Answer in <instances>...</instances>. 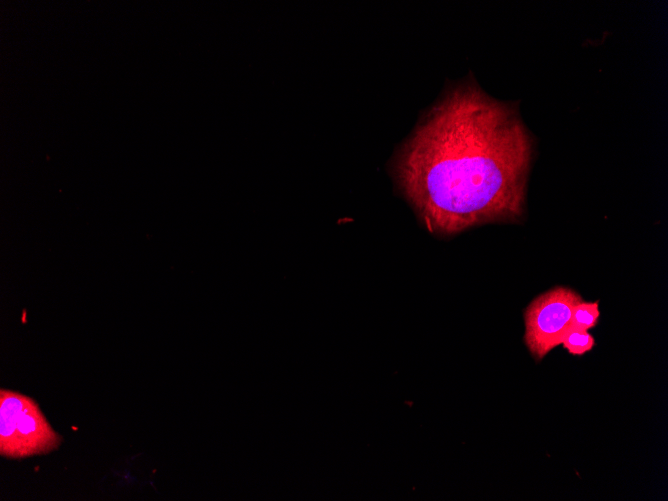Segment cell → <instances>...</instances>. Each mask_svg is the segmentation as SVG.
Returning a JSON list of instances; mask_svg holds the SVG:
<instances>
[{
  "label": "cell",
  "instance_id": "3957f363",
  "mask_svg": "<svg viewBox=\"0 0 668 501\" xmlns=\"http://www.w3.org/2000/svg\"><path fill=\"white\" fill-rule=\"evenodd\" d=\"M574 290L557 286L536 297L525 310V343L533 357L541 360L561 341L571 327L575 306L582 301Z\"/></svg>",
  "mask_w": 668,
  "mask_h": 501
},
{
  "label": "cell",
  "instance_id": "277c9868",
  "mask_svg": "<svg viewBox=\"0 0 668 501\" xmlns=\"http://www.w3.org/2000/svg\"><path fill=\"white\" fill-rule=\"evenodd\" d=\"M599 301L585 302L580 301L574 308L571 327L589 330L593 328L599 319Z\"/></svg>",
  "mask_w": 668,
  "mask_h": 501
},
{
  "label": "cell",
  "instance_id": "7a4b0ae2",
  "mask_svg": "<svg viewBox=\"0 0 668 501\" xmlns=\"http://www.w3.org/2000/svg\"><path fill=\"white\" fill-rule=\"evenodd\" d=\"M0 452L25 457L55 449L61 438L29 397L8 390L0 396Z\"/></svg>",
  "mask_w": 668,
  "mask_h": 501
},
{
  "label": "cell",
  "instance_id": "5b68a950",
  "mask_svg": "<svg viewBox=\"0 0 668 501\" xmlns=\"http://www.w3.org/2000/svg\"><path fill=\"white\" fill-rule=\"evenodd\" d=\"M561 344L570 354L580 356L593 348L594 338L587 330L570 327Z\"/></svg>",
  "mask_w": 668,
  "mask_h": 501
},
{
  "label": "cell",
  "instance_id": "6da1fadb",
  "mask_svg": "<svg viewBox=\"0 0 668 501\" xmlns=\"http://www.w3.org/2000/svg\"><path fill=\"white\" fill-rule=\"evenodd\" d=\"M532 139L517 108L468 79L425 114L396 161V179L429 230L451 235L524 211Z\"/></svg>",
  "mask_w": 668,
  "mask_h": 501
}]
</instances>
